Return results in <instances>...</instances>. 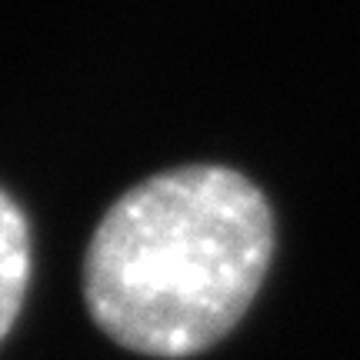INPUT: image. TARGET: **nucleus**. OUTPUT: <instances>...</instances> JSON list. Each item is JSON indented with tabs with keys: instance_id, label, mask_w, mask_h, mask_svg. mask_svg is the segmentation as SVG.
Masks as SVG:
<instances>
[{
	"instance_id": "1",
	"label": "nucleus",
	"mask_w": 360,
	"mask_h": 360,
	"mask_svg": "<svg viewBox=\"0 0 360 360\" xmlns=\"http://www.w3.org/2000/svg\"><path fill=\"white\" fill-rule=\"evenodd\" d=\"M277 247L270 200L224 164L134 184L103 210L84 254L90 321L141 357L187 360L244 321Z\"/></svg>"
},
{
	"instance_id": "2",
	"label": "nucleus",
	"mask_w": 360,
	"mask_h": 360,
	"mask_svg": "<svg viewBox=\"0 0 360 360\" xmlns=\"http://www.w3.org/2000/svg\"><path fill=\"white\" fill-rule=\"evenodd\" d=\"M30 224L20 204L0 187V344L20 317L30 287Z\"/></svg>"
}]
</instances>
